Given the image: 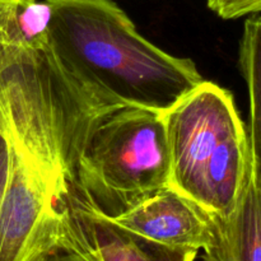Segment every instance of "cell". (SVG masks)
Masks as SVG:
<instances>
[{
	"label": "cell",
	"mask_w": 261,
	"mask_h": 261,
	"mask_svg": "<svg viewBox=\"0 0 261 261\" xmlns=\"http://www.w3.org/2000/svg\"><path fill=\"white\" fill-rule=\"evenodd\" d=\"M46 40L69 82L94 107L165 112L204 81L195 64L138 32L112 0H46Z\"/></svg>",
	"instance_id": "obj_1"
},
{
	"label": "cell",
	"mask_w": 261,
	"mask_h": 261,
	"mask_svg": "<svg viewBox=\"0 0 261 261\" xmlns=\"http://www.w3.org/2000/svg\"><path fill=\"white\" fill-rule=\"evenodd\" d=\"M163 120L170 185L209 213L228 216L251 168L249 137L232 94L203 81Z\"/></svg>",
	"instance_id": "obj_2"
},
{
	"label": "cell",
	"mask_w": 261,
	"mask_h": 261,
	"mask_svg": "<svg viewBox=\"0 0 261 261\" xmlns=\"http://www.w3.org/2000/svg\"><path fill=\"white\" fill-rule=\"evenodd\" d=\"M170 185L163 112L137 106L98 107L74 165L76 198L115 217Z\"/></svg>",
	"instance_id": "obj_3"
},
{
	"label": "cell",
	"mask_w": 261,
	"mask_h": 261,
	"mask_svg": "<svg viewBox=\"0 0 261 261\" xmlns=\"http://www.w3.org/2000/svg\"><path fill=\"white\" fill-rule=\"evenodd\" d=\"M8 139L12 161L0 206V261H28L69 226L74 195L24 148Z\"/></svg>",
	"instance_id": "obj_4"
},
{
	"label": "cell",
	"mask_w": 261,
	"mask_h": 261,
	"mask_svg": "<svg viewBox=\"0 0 261 261\" xmlns=\"http://www.w3.org/2000/svg\"><path fill=\"white\" fill-rule=\"evenodd\" d=\"M107 218L132 233L172 249L206 250L214 237L213 214L171 185Z\"/></svg>",
	"instance_id": "obj_5"
},
{
	"label": "cell",
	"mask_w": 261,
	"mask_h": 261,
	"mask_svg": "<svg viewBox=\"0 0 261 261\" xmlns=\"http://www.w3.org/2000/svg\"><path fill=\"white\" fill-rule=\"evenodd\" d=\"M74 218L101 261H195L199 251L155 244L112 223L78 198L71 205Z\"/></svg>",
	"instance_id": "obj_6"
},
{
	"label": "cell",
	"mask_w": 261,
	"mask_h": 261,
	"mask_svg": "<svg viewBox=\"0 0 261 261\" xmlns=\"http://www.w3.org/2000/svg\"><path fill=\"white\" fill-rule=\"evenodd\" d=\"M214 217V237L204 261H261V189L250 168L239 203Z\"/></svg>",
	"instance_id": "obj_7"
},
{
	"label": "cell",
	"mask_w": 261,
	"mask_h": 261,
	"mask_svg": "<svg viewBox=\"0 0 261 261\" xmlns=\"http://www.w3.org/2000/svg\"><path fill=\"white\" fill-rule=\"evenodd\" d=\"M240 66L250 99V129L247 133L251 168L261 189V17L245 20L240 43Z\"/></svg>",
	"instance_id": "obj_8"
},
{
	"label": "cell",
	"mask_w": 261,
	"mask_h": 261,
	"mask_svg": "<svg viewBox=\"0 0 261 261\" xmlns=\"http://www.w3.org/2000/svg\"><path fill=\"white\" fill-rule=\"evenodd\" d=\"M28 261H101L71 212V222L54 241L36 251Z\"/></svg>",
	"instance_id": "obj_9"
},
{
	"label": "cell",
	"mask_w": 261,
	"mask_h": 261,
	"mask_svg": "<svg viewBox=\"0 0 261 261\" xmlns=\"http://www.w3.org/2000/svg\"><path fill=\"white\" fill-rule=\"evenodd\" d=\"M208 7L223 19H236L261 13V0H208Z\"/></svg>",
	"instance_id": "obj_10"
},
{
	"label": "cell",
	"mask_w": 261,
	"mask_h": 261,
	"mask_svg": "<svg viewBox=\"0 0 261 261\" xmlns=\"http://www.w3.org/2000/svg\"><path fill=\"white\" fill-rule=\"evenodd\" d=\"M10 161H12L10 143L4 129L0 125V206H2L3 200H4L8 182H9Z\"/></svg>",
	"instance_id": "obj_11"
},
{
	"label": "cell",
	"mask_w": 261,
	"mask_h": 261,
	"mask_svg": "<svg viewBox=\"0 0 261 261\" xmlns=\"http://www.w3.org/2000/svg\"><path fill=\"white\" fill-rule=\"evenodd\" d=\"M35 0H0V3H30Z\"/></svg>",
	"instance_id": "obj_12"
}]
</instances>
